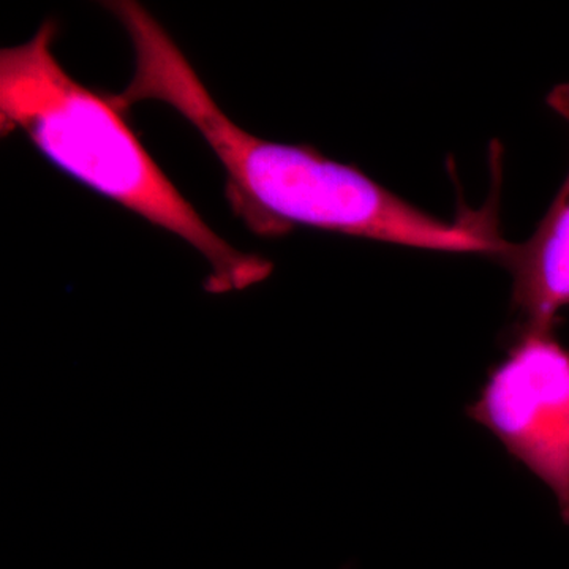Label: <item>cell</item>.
Returning a JSON list of instances; mask_svg holds the SVG:
<instances>
[{
	"label": "cell",
	"mask_w": 569,
	"mask_h": 569,
	"mask_svg": "<svg viewBox=\"0 0 569 569\" xmlns=\"http://www.w3.org/2000/svg\"><path fill=\"white\" fill-rule=\"evenodd\" d=\"M104 9L129 37L132 80L111 103L122 112L141 102L173 108L201 134L227 173L224 198L258 238L277 239L295 228H316L388 244L451 253L503 252L507 241L492 209L438 219L385 189L351 164L306 144L266 141L246 132L219 107L170 32L137 0Z\"/></svg>",
	"instance_id": "6da1fadb"
},
{
	"label": "cell",
	"mask_w": 569,
	"mask_h": 569,
	"mask_svg": "<svg viewBox=\"0 0 569 569\" xmlns=\"http://www.w3.org/2000/svg\"><path fill=\"white\" fill-rule=\"evenodd\" d=\"M58 21L44 20L0 50V132L22 133L61 173L178 236L209 266L203 290L223 296L261 284L274 263L216 233L138 140L110 97L86 88L54 54Z\"/></svg>",
	"instance_id": "7a4b0ae2"
},
{
	"label": "cell",
	"mask_w": 569,
	"mask_h": 569,
	"mask_svg": "<svg viewBox=\"0 0 569 569\" xmlns=\"http://www.w3.org/2000/svg\"><path fill=\"white\" fill-rule=\"evenodd\" d=\"M466 411L552 490L569 526V350L556 326L520 325Z\"/></svg>",
	"instance_id": "3957f363"
},
{
	"label": "cell",
	"mask_w": 569,
	"mask_h": 569,
	"mask_svg": "<svg viewBox=\"0 0 569 569\" xmlns=\"http://www.w3.org/2000/svg\"><path fill=\"white\" fill-rule=\"evenodd\" d=\"M550 110L569 126V82L548 96ZM512 276V306L520 325L557 326L569 307V173L535 233L498 254Z\"/></svg>",
	"instance_id": "277c9868"
}]
</instances>
